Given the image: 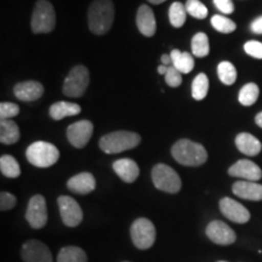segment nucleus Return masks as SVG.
Listing matches in <instances>:
<instances>
[{"label": "nucleus", "mask_w": 262, "mask_h": 262, "mask_svg": "<svg viewBox=\"0 0 262 262\" xmlns=\"http://www.w3.org/2000/svg\"><path fill=\"white\" fill-rule=\"evenodd\" d=\"M26 157L28 162L37 168H49L57 163L60 158V150L50 142L37 141L26 150Z\"/></svg>", "instance_id": "obj_4"}, {"label": "nucleus", "mask_w": 262, "mask_h": 262, "mask_svg": "<svg viewBox=\"0 0 262 262\" xmlns=\"http://www.w3.org/2000/svg\"><path fill=\"white\" fill-rule=\"evenodd\" d=\"M19 140V129L17 124L10 119L0 122V142L4 145H14Z\"/></svg>", "instance_id": "obj_24"}, {"label": "nucleus", "mask_w": 262, "mask_h": 262, "mask_svg": "<svg viewBox=\"0 0 262 262\" xmlns=\"http://www.w3.org/2000/svg\"><path fill=\"white\" fill-rule=\"evenodd\" d=\"M0 170L2 173L9 179H16L21 175V168L19 164L14 157L11 156H2L0 158Z\"/></svg>", "instance_id": "obj_27"}, {"label": "nucleus", "mask_w": 262, "mask_h": 262, "mask_svg": "<svg viewBox=\"0 0 262 262\" xmlns=\"http://www.w3.org/2000/svg\"><path fill=\"white\" fill-rule=\"evenodd\" d=\"M232 191L237 196L247 201H262V185L253 181H238L232 187Z\"/></svg>", "instance_id": "obj_20"}, {"label": "nucleus", "mask_w": 262, "mask_h": 262, "mask_svg": "<svg viewBox=\"0 0 262 262\" xmlns=\"http://www.w3.org/2000/svg\"><path fill=\"white\" fill-rule=\"evenodd\" d=\"M62 221L68 227H77L83 221V210L72 196L60 195L57 198Z\"/></svg>", "instance_id": "obj_10"}, {"label": "nucleus", "mask_w": 262, "mask_h": 262, "mask_svg": "<svg viewBox=\"0 0 262 262\" xmlns=\"http://www.w3.org/2000/svg\"><path fill=\"white\" fill-rule=\"evenodd\" d=\"M124 262H127V261H124Z\"/></svg>", "instance_id": "obj_45"}, {"label": "nucleus", "mask_w": 262, "mask_h": 262, "mask_svg": "<svg viewBox=\"0 0 262 262\" xmlns=\"http://www.w3.org/2000/svg\"><path fill=\"white\" fill-rule=\"evenodd\" d=\"M214 4L222 14L229 15L234 11V5L232 0H214Z\"/></svg>", "instance_id": "obj_38"}, {"label": "nucleus", "mask_w": 262, "mask_h": 262, "mask_svg": "<svg viewBox=\"0 0 262 262\" xmlns=\"http://www.w3.org/2000/svg\"><path fill=\"white\" fill-rule=\"evenodd\" d=\"M152 181L156 188L170 194L179 193L182 187L179 173L166 164H157L152 170Z\"/></svg>", "instance_id": "obj_6"}, {"label": "nucleus", "mask_w": 262, "mask_h": 262, "mask_svg": "<svg viewBox=\"0 0 262 262\" xmlns=\"http://www.w3.org/2000/svg\"><path fill=\"white\" fill-rule=\"evenodd\" d=\"M22 260L25 262H52L50 249L42 242L29 239L22 245Z\"/></svg>", "instance_id": "obj_12"}, {"label": "nucleus", "mask_w": 262, "mask_h": 262, "mask_svg": "<svg viewBox=\"0 0 262 262\" xmlns=\"http://www.w3.org/2000/svg\"><path fill=\"white\" fill-rule=\"evenodd\" d=\"M131 241L140 250H147L156 242V227L148 219L140 217L133 222L130 228Z\"/></svg>", "instance_id": "obj_8"}, {"label": "nucleus", "mask_w": 262, "mask_h": 262, "mask_svg": "<svg viewBox=\"0 0 262 262\" xmlns=\"http://www.w3.org/2000/svg\"><path fill=\"white\" fill-rule=\"evenodd\" d=\"M162 62H163V64L169 66L170 62H171V57H170V55H163Z\"/></svg>", "instance_id": "obj_41"}, {"label": "nucleus", "mask_w": 262, "mask_h": 262, "mask_svg": "<svg viewBox=\"0 0 262 262\" xmlns=\"http://www.w3.org/2000/svg\"><path fill=\"white\" fill-rule=\"evenodd\" d=\"M220 210L225 217L235 224H245L250 220V212L234 199L225 196L220 201Z\"/></svg>", "instance_id": "obj_14"}, {"label": "nucleus", "mask_w": 262, "mask_h": 262, "mask_svg": "<svg viewBox=\"0 0 262 262\" xmlns=\"http://www.w3.org/2000/svg\"><path fill=\"white\" fill-rule=\"evenodd\" d=\"M186 10H187V14L198 19H204L208 16V9L199 0H187Z\"/></svg>", "instance_id": "obj_33"}, {"label": "nucleus", "mask_w": 262, "mask_h": 262, "mask_svg": "<svg viewBox=\"0 0 262 262\" xmlns=\"http://www.w3.org/2000/svg\"><path fill=\"white\" fill-rule=\"evenodd\" d=\"M141 136L134 131L118 130L101 137L100 148L107 155H117L135 148L140 145Z\"/></svg>", "instance_id": "obj_3"}, {"label": "nucleus", "mask_w": 262, "mask_h": 262, "mask_svg": "<svg viewBox=\"0 0 262 262\" xmlns=\"http://www.w3.org/2000/svg\"><path fill=\"white\" fill-rule=\"evenodd\" d=\"M57 262H88V256L83 249L66 247L62 248L58 253Z\"/></svg>", "instance_id": "obj_25"}, {"label": "nucleus", "mask_w": 262, "mask_h": 262, "mask_svg": "<svg viewBox=\"0 0 262 262\" xmlns=\"http://www.w3.org/2000/svg\"><path fill=\"white\" fill-rule=\"evenodd\" d=\"M228 173L233 178L244 179L247 181H258L262 178V170L257 164L248 159H241L228 169Z\"/></svg>", "instance_id": "obj_15"}, {"label": "nucleus", "mask_w": 262, "mask_h": 262, "mask_svg": "<svg viewBox=\"0 0 262 262\" xmlns=\"http://www.w3.org/2000/svg\"><path fill=\"white\" fill-rule=\"evenodd\" d=\"M170 57H171V63L173 67L181 72L182 74H187L194 68V58L187 51L181 52L178 49H173L170 52Z\"/></svg>", "instance_id": "obj_22"}, {"label": "nucleus", "mask_w": 262, "mask_h": 262, "mask_svg": "<svg viewBox=\"0 0 262 262\" xmlns=\"http://www.w3.org/2000/svg\"><path fill=\"white\" fill-rule=\"evenodd\" d=\"M80 111L81 108L79 104L60 101V102L54 103L50 107V117L55 120H61L63 118L77 116L80 113Z\"/></svg>", "instance_id": "obj_23"}, {"label": "nucleus", "mask_w": 262, "mask_h": 262, "mask_svg": "<svg viewBox=\"0 0 262 262\" xmlns=\"http://www.w3.org/2000/svg\"><path fill=\"white\" fill-rule=\"evenodd\" d=\"M211 25L216 31L220 33H225V34H228V33H232L235 31L237 26L232 19L228 17H225V16L220 15H214L211 17Z\"/></svg>", "instance_id": "obj_32"}, {"label": "nucleus", "mask_w": 262, "mask_h": 262, "mask_svg": "<svg viewBox=\"0 0 262 262\" xmlns=\"http://www.w3.org/2000/svg\"><path fill=\"white\" fill-rule=\"evenodd\" d=\"M26 220L34 229H40L48 222V209L47 201L40 194L33 195L29 199L27 211H26Z\"/></svg>", "instance_id": "obj_9"}, {"label": "nucleus", "mask_w": 262, "mask_h": 262, "mask_svg": "<svg viewBox=\"0 0 262 262\" xmlns=\"http://www.w3.org/2000/svg\"><path fill=\"white\" fill-rule=\"evenodd\" d=\"M136 25L141 34L145 37H153L157 31V22L155 12L148 5H141L137 10Z\"/></svg>", "instance_id": "obj_17"}, {"label": "nucleus", "mask_w": 262, "mask_h": 262, "mask_svg": "<svg viewBox=\"0 0 262 262\" xmlns=\"http://www.w3.org/2000/svg\"><path fill=\"white\" fill-rule=\"evenodd\" d=\"M192 54L195 57H205L210 52V45H209L208 35L205 33H196L192 38Z\"/></svg>", "instance_id": "obj_28"}, {"label": "nucleus", "mask_w": 262, "mask_h": 262, "mask_svg": "<svg viewBox=\"0 0 262 262\" xmlns=\"http://www.w3.org/2000/svg\"><path fill=\"white\" fill-rule=\"evenodd\" d=\"M258 95H260V89L255 83L245 84L239 91L238 100L243 106H253L256 102Z\"/></svg>", "instance_id": "obj_29"}, {"label": "nucleus", "mask_w": 262, "mask_h": 262, "mask_svg": "<svg viewBox=\"0 0 262 262\" xmlns=\"http://www.w3.org/2000/svg\"><path fill=\"white\" fill-rule=\"evenodd\" d=\"M114 4L112 0H94L88 12L89 29L94 34L103 35L112 28Z\"/></svg>", "instance_id": "obj_1"}, {"label": "nucleus", "mask_w": 262, "mask_h": 262, "mask_svg": "<svg viewBox=\"0 0 262 262\" xmlns=\"http://www.w3.org/2000/svg\"><path fill=\"white\" fill-rule=\"evenodd\" d=\"M19 107L12 102H2L0 103V118L2 119H10L18 116Z\"/></svg>", "instance_id": "obj_35"}, {"label": "nucleus", "mask_w": 262, "mask_h": 262, "mask_svg": "<svg viewBox=\"0 0 262 262\" xmlns=\"http://www.w3.org/2000/svg\"><path fill=\"white\" fill-rule=\"evenodd\" d=\"M171 155L176 162L185 166L203 165L208 159V152L201 143L191 140H179L171 148Z\"/></svg>", "instance_id": "obj_2"}, {"label": "nucleus", "mask_w": 262, "mask_h": 262, "mask_svg": "<svg viewBox=\"0 0 262 262\" xmlns=\"http://www.w3.org/2000/svg\"><path fill=\"white\" fill-rule=\"evenodd\" d=\"M219 262H226V261H219Z\"/></svg>", "instance_id": "obj_44"}, {"label": "nucleus", "mask_w": 262, "mask_h": 262, "mask_svg": "<svg viewBox=\"0 0 262 262\" xmlns=\"http://www.w3.org/2000/svg\"><path fill=\"white\" fill-rule=\"evenodd\" d=\"M96 187V180L90 172H80L67 181V188L77 194H89Z\"/></svg>", "instance_id": "obj_18"}, {"label": "nucleus", "mask_w": 262, "mask_h": 262, "mask_svg": "<svg viewBox=\"0 0 262 262\" xmlns=\"http://www.w3.org/2000/svg\"><path fill=\"white\" fill-rule=\"evenodd\" d=\"M164 77H165L166 84L171 88H178L182 83V73L176 70L173 66H169L168 72H166V74Z\"/></svg>", "instance_id": "obj_34"}, {"label": "nucleus", "mask_w": 262, "mask_h": 262, "mask_svg": "<svg viewBox=\"0 0 262 262\" xmlns=\"http://www.w3.org/2000/svg\"><path fill=\"white\" fill-rule=\"evenodd\" d=\"M251 31L256 33V34H262V16L255 19L251 24Z\"/></svg>", "instance_id": "obj_39"}, {"label": "nucleus", "mask_w": 262, "mask_h": 262, "mask_svg": "<svg viewBox=\"0 0 262 262\" xmlns=\"http://www.w3.org/2000/svg\"><path fill=\"white\" fill-rule=\"evenodd\" d=\"M209 91V79L205 73H199L192 83V97L201 101L206 97Z\"/></svg>", "instance_id": "obj_30"}, {"label": "nucleus", "mask_w": 262, "mask_h": 262, "mask_svg": "<svg viewBox=\"0 0 262 262\" xmlns=\"http://www.w3.org/2000/svg\"><path fill=\"white\" fill-rule=\"evenodd\" d=\"M94 133V124L90 120H79L67 127V139L75 148H84L89 143Z\"/></svg>", "instance_id": "obj_11"}, {"label": "nucleus", "mask_w": 262, "mask_h": 262, "mask_svg": "<svg viewBox=\"0 0 262 262\" xmlns=\"http://www.w3.org/2000/svg\"><path fill=\"white\" fill-rule=\"evenodd\" d=\"M217 74L220 80L225 85L234 84L235 79H237V71H235V67L228 61L221 62V63L217 66Z\"/></svg>", "instance_id": "obj_31"}, {"label": "nucleus", "mask_w": 262, "mask_h": 262, "mask_svg": "<svg viewBox=\"0 0 262 262\" xmlns=\"http://www.w3.org/2000/svg\"><path fill=\"white\" fill-rule=\"evenodd\" d=\"M187 18V10L182 3L175 2L169 9V21L172 27L181 28Z\"/></svg>", "instance_id": "obj_26"}, {"label": "nucleus", "mask_w": 262, "mask_h": 262, "mask_svg": "<svg viewBox=\"0 0 262 262\" xmlns=\"http://www.w3.org/2000/svg\"><path fill=\"white\" fill-rule=\"evenodd\" d=\"M14 94L18 100L25 101V102H32V101H37L42 96L44 86L35 80L21 81L14 88Z\"/></svg>", "instance_id": "obj_16"}, {"label": "nucleus", "mask_w": 262, "mask_h": 262, "mask_svg": "<svg viewBox=\"0 0 262 262\" xmlns=\"http://www.w3.org/2000/svg\"><path fill=\"white\" fill-rule=\"evenodd\" d=\"M90 83V73L85 66H75L66 77L63 94L68 97H81Z\"/></svg>", "instance_id": "obj_7"}, {"label": "nucleus", "mask_w": 262, "mask_h": 262, "mask_svg": "<svg viewBox=\"0 0 262 262\" xmlns=\"http://www.w3.org/2000/svg\"><path fill=\"white\" fill-rule=\"evenodd\" d=\"M255 122H256L258 126L262 127V112H260L256 117H255Z\"/></svg>", "instance_id": "obj_42"}, {"label": "nucleus", "mask_w": 262, "mask_h": 262, "mask_svg": "<svg viewBox=\"0 0 262 262\" xmlns=\"http://www.w3.org/2000/svg\"><path fill=\"white\" fill-rule=\"evenodd\" d=\"M56 25V14L54 6L48 0H38L32 15L31 27L33 33H50Z\"/></svg>", "instance_id": "obj_5"}, {"label": "nucleus", "mask_w": 262, "mask_h": 262, "mask_svg": "<svg viewBox=\"0 0 262 262\" xmlns=\"http://www.w3.org/2000/svg\"><path fill=\"white\" fill-rule=\"evenodd\" d=\"M114 172L126 183H133L140 175V169L135 160L129 158L118 159L113 163Z\"/></svg>", "instance_id": "obj_19"}, {"label": "nucleus", "mask_w": 262, "mask_h": 262, "mask_svg": "<svg viewBox=\"0 0 262 262\" xmlns=\"http://www.w3.org/2000/svg\"><path fill=\"white\" fill-rule=\"evenodd\" d=\"M244 50L248 55H250L251 57L258 58L261 60L262 58V42L257 40H250L247 41L244 45Z\"/></svg>", "instance_id": "obj_37"}, {"label": "nucleus", "mask_w": 262, "mask_h": 262, "mask_svg": "<svg viewBox=\"0 0 262 262\" xmlns=\"http://www.w3.org/2000/svg\"><path fill=\"white\" fill-rule=\"evenodd\" d=\"M206 237H208L212 243L219 245H229L233 244L237 239L234 231L226 225L225 222L215 220L206 226L205 229Z\"/></svg>", "instance_id": "obj_13"}, {"label": "nucleus", "mask_w": 262, "mask_h": 262, "mask_svg": "<svg viewBox=\"0 0 262 262\" xmlns=\"http://www.w3.org/2000/svg\"><path fill=\"white\" fill-rule=\"evenodd\" d=\"M168 68H169V66H165V64H160L159 67H158V73H159V74H163V75H165V74H166V72H168Z\"/></svg>", "instance_id": "obj_40"}, {"label": "nucleus", "mask_w": 262, "mask_h": 262, "mask_svg": "<svg viewBox=\"0 0 262 262\" xmlns=\"http://www.w3.org/2000/svg\"><path fill=\"white\" fill-rule=\"evenodd\" d=\"M148 2L150 3V4H155V5H157V4H162V3L166 2V0H148Z\"/></svg>", "instance_id": "obj_43"}, {"label": "nucleus", "mask_w": 262, "mask_h": 262, "mask_svg": "<svg viewBox=\"0 0 262 262\" xmlns=\"http://www.w3.org/2000/svg\"><path fill=\"white\" fill-rule=\"evenodd\" d=\"M235 146L242 153L249 157H255L261 152L262 145L256 137L249 133H242L235 137Z\"/></svg>", "instance_id": "obj_21"}, {"label": "nucleus", "mask_w": 262, "mask_h": 262, "mask_svg": "<svg viewBox=\"0 0 262 262\" xmlns=\"http://www.w3.org/2000/svg\"><path fill=\"white\" fill-rule=\"evenodd\" d=\"M16 203H17V199L14 194L9 192L0 193V210L2 211L11 210L12 208H15Z\"/></svg>", "instance_id": "obj_36"}]
</instances>
